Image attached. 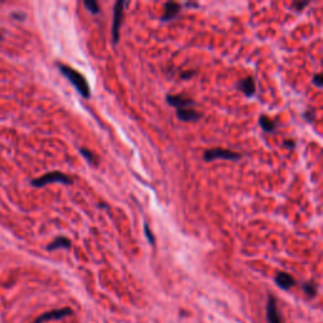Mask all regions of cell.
I'll use <instances>...</instances> for the list:
<instances>
[{
    "mask_svg": "<svg viewBox=\"0 0 323 323\" xmlns=\"http://www.w3.org/2000/svg\"><path fill=\"white\" fill-rule=\"evenodd\" d=\"M57 67H58L59 72L74 85V87L76 88L77 92H79L81 96L85 97V99H90V96H91V90H90L87 80H86V77L83 76L81 72H79V71L75 70V68L70 67V66L63 65V63H57Z\"/></svg>",
    "mask_w": 323,
    "mask_h": 323,
    "instance_id": "6da1fadb",
    "label": "cell"
},
{
    "mask_svg": "<svg viewBox=\"0 0 323 323\" xmlns=\"http://www.w3.org/2000/svg\"><path fill=\"white\" fill-rule=\"evenodd\" d=\"M51 183H62V185L70 186L74 183V181H72V178L68 177L67 174L58 172V170H53V172L46 173L43 174V176L38 177V178H34L30 181V185L37 188L44 187V186L51 185Z\"/></svg>",
    "mask_w": 323,
    "mask_h": 323,
    "instance_id": "7a4b0ae2",
    "label": "cell"
},
{
    "mask_svg": "<svg viewBox=\"0 0 323 323\" xmlns=\"http://www.w3.org/2000/svg\"><path fill=\"white\" fill-rule=\"evenodd\" d=\"M128 5V1L124 0H118L115 3L114 6V17H112V28H111V35H112V43L116 46L120 39V28L123 24L124 19V12H125V6Z\"/></svg>",
    "mask_w": 323,
    "mask_h": 323,
    "instance_id": "3957f363",
    "label": "cell"
},
{
    "mask_svg": "<svg viewBox=\"0 0 323 323\" xmlns=\"http://www.w3.org/2000/svg\"><path fill=\"white\" fill-rule=\"evenodd\" d=\"M241 158V154L232 152L230 149H223V148H212L207 149L203 153V159L206 162H214L216 159H225V161H239Z\"/></svg>",
    "mask_w": 323,
    "mask_h": 323,
    "instance_id": "277c9868",
    "label": "cell"
},
{
    "mask_svg": "<svg viewBox=\"0 0 323 323\" xmlns=\"http://www.w3.org/2000/svg\"><path fill=\"white\" fill-rule=\"evenodd\" d=\"M72 313H74L72 309L68 308V307H65V308L56 309V311H51L47 312V313H43V315L39 316V317L33 323H44V322H48V321L62 320V318L67 317V316H71Z\"/></svg>",
    "mask_w": 323,
    "mask_h": 323,
    "instance_id": "5b68a950",
    "label": "cell"
},
{
    "mask_svg": "<svg viewBox=\"0 0 323 323\" xmlns=\"http://www.w3.org/2000/svg\"><path fill=\"white\" fill-rule=\"evenodd\" d=\"M167 103L176 109H187L194 105V101L186 95H168Z\"/></svg>",
    "mask_w": 323,
    "mask_h": 323,
    "instance_id": "8992f818",
    "label": "cell"
},
{
    "mask_svg": "<svg viewBox=\"0 0 323 323\" xmlns=\"http://www.w3.org/2000/svg\"><path fill=\"white\" fill-rule=\"evenodd\" d=\"M236 87H238L239 91H241L245 96L251 97L255 95L256 91V85H255V80L253 76H247L245 79L240 80L238 83H236Z\"/></svg>",
    "mask_w": 323,
    "mask_h": 323,
    "instance_id": "52a82bcc",
    "label": "cell"
},
{
    "mask_svg": "<svg viewBox=\"0 0 323 323\" xmlns=\"http://www.w3.org/2000/svg\"><path fill=\"white\" fill-rule=\"evenodd\" d=\"M182 10V5L179 3H174V1H168L164 4V12L161 17L162 22H169L173 21L174 18H177Z\"/></svg>",
    "mask_w": 323,
    "mask_h": 323,
    "instance_id": "ba28073f",
    "label": "cell"
},
{
    "mask_svg": "<svg viewBox=\"0 0 323 323\" xmlns=\"http://www.w3.org/2000/svg\"><path fill=\"white\" fill-rule=\"evenodd\" d=\"M267 320L268 323H282L279 312H278V308H276V299L273 296H269V300H268Z\"/></svg>",
    "mask_w": 323,
    "mask_h": 323,
    "instance_id": "9c48e42d",
    "label": "cell"
},
{
    "mask_svg": "<svg viewBox=\"0 0 323 323\" xmlns=\"http://www.w3.org/2000/svg\"><path fill=\"white\" fill-rule=\"evenodd\" d=\"M177 118L181 121H197L202 118V114L197 110L192 109V108H187V109H177Z\"/></svg>",
    "mask_w": 323,
    "mask_h": 323,
    "instance_id": "30bf717a",
    "label": "cell"
},
{
    "mask_svg": "<svg viewBox=\"0 0 323 323\" xmlns=\"http://www.w3.org/2000/svg\"><path fill=\"white\" fill-rule=\"evenodd\" d=\"M275 283L280 289L288 291V289H291L293 285H296V279H294L291 274L284 273V271H280V273L276 274Z\"/></svg>",
    "mask_w": 323,
    "mask_h": 323,
    "instance_id": "8fae6325",
    "label": "cell"
},
{
    "mask_svg": "<svg viewBox=\"0 0 323 323\" xmlns=\"http://www.w3.org/2000/svg\"><path fill=\"white\" fill-rule=\"evenodd\" d=\"M71 247V240L66 236H58L54 240L51 242L50 245H47L48 251H53V250L57 249H70Z\"/></svg>",
    "mask_w": 323,
    "mask_h": 323,
    "instance_id": "7c38bea8",
    "label": "cell"
},
{
    "mask_svg": "<svg viewBox=\"0 0 323 323\" xmlns=\"http://www.w3.org/2000/svg\"><path fill=\"white\" fill-rule=\"evenodd\" d=\"M259 125H260V128H262L265 133H274L276 132V128H278L275 121L271 120L267 115H260V118H259Z\"/></svg>",
    "mask_w": 323,
    "mask_h": 323,
    "instance_id": "4fadbf2b",
    "label": "cell"
},
{
    "mask_svg": "<svg viewBox=\"0 0 323 323\" xmlns=\"http://www.w3.org/2000/svg\"><path fill=\"white\" fill-rule=\"evenodd\" d=\"M303 292L308 296V297L313 298L316 297V294H317V285H316L315 282H307L302 285Z\"/></svg>",
    "mask_w": 323,
    "mask_h": 323,
    "instance_id": "5bb4252c",
    "label": "cell"
},
{
    "mask_svg": "<svg viewBox=\"0 0 323 323\" xmlns=\"http://www.w3.org/2000/svg\"><path fill=\"white\" fill-rule=\"evenodd\" d=\"M80 152H81V154L83 156V158H85L86 161L90 163V164L95 165V167H96V165H97V158H96V156L92 153L91 150L86 149V148H81V149H80Z\"/></svg>",
    "mask_w": 323,
    "mask_h": 323,
    "instance_id": "9a60e30c",
    "label": "cell"
},
{
    "mask_svg": "<svg viewBox=\"0 0 323 323\" xmlns=\"http://www.w3.org/2000/svg\"><path fill=\"white\" fill-rule=\"evenodd\" d=\"M83 5L87 8V10L91 14H100V6H99V3L96 0H85Z\"/></svg>",
    "mask_w": 323,
    "mask_h": 323,
    "instance_id": "2e32d148",
    "label": "cell"
},
{
    "mask_svg": "<svg viewBox=\"0 0 323 323\" xmlns=\"http://www.w3.org/2000/svg\"><path fill=\"white\" fill-rule=\"evenodd\" d=\"M144 234H145V238H147L148 241H149V244L154 245V242H156V239H154V235L152 234V231L149 230V226H148L147 223H144Z\"/></svg>",
    "mask_w": 323,
    "mask_h": 323,
    "instance_id": "e0dca14e",
    "label": "cell"
},
{
    "mask_svg": "<svg viewBox=\"0 0 323 323\" xmlns=\"http://www.w3.org/2000/svg\"><path fill=\"white\" fill-rule=\"evenodd\" d=\"M308 4V1H294V3L292 4V8L296 9L297 12H300V10H303Z\"/></svg>",
    "mask_w": 323,
    "mask_h": 323,
    "instance_id": "ac0fdd59",
    "label": "cell"
},
{
    "mask_svg": "<svg viewBox=\"0 0 323 323\" xmlns=\"http://www.w3.org/2000/svg\"><path fill=\"white\" fill-rule=\"evenodd\" d=\"M194 75H196V71L187 70V71H182L179 76H181V79H182V80H189V79H192Z\"/></svg>",
    "mask_w": 323,
    "mask_h": 323,
    "instance_id": "d6986e66",
    "label": "cell"
},
{
    "mask_svg": "<svg viewBox=\"0 0 323 323\" xmlns=\"http://www.w3.org/2000/svg\"><path fill=\"white\" fill-rule=\"evenodd\" d=\"M283 145H284L287 149H294V148H296V141L292 140V139H285V140L283 141Z\"/></svg>",
    "mask_w": 323,
    "mask_h": 323,
    "instance_id": "ffe728a7",
    "label": "cell"
},
{
    "mask_svg": "<svg viewBox=\"0 0 323 323\" xmlns=\"http://www.w3.org/2000/svg\"><path fill=\"white\" fill-rule=\"evenodd\" d=\"M313 83H315L316 86H317V87H322V75L321 74H318V75H316L315 77H313Z\"/></svg>",
    "mask_w": 323,
    "mask_h": 323,
    "instance_id": "44dd1931",
    "label": "cell"
},
{
    "mask_svg": "<svg viewBox=\"0 0 323 323\" xmlns=\"http://www.w3.org/2000/svg\"><path fill=\"white\" fill-rule=\"evenodd\" d=\"M304 118L307 119V121H309V123H312L313 121V118H312V111H308L304 114Z\"/></svg>",
    "mask_w": 323,
    "mask_h": 323,
    "instance_id": "7402d4cb",
    "label": "cell"
},
{
    "mask_svg": "<svg viewBox=\"0 0 323 323\" xmlns=\"http://www.w3.org/2000/svg\"><path fill=\"white\" fill-rule=\"evenodd\" d=\"M13 18H17V19H21V21H23L24 18H26V15H24V14H17V13H15V14H13Z\"/></svg>",
    "mask_w": 323,
    "mask_h": 323,
    "instance_id": "603a6c76",
    "label": "cell"
},
{
    "mask_svg": "<svg viewBox=\"0 0 323 323\" xmlns=\"http://www.w3.org/2000/svg\"><path fill=\"white\" fill-rule=\"evenodd\" d=\"M99 207H100V209H108V205H105V203H99Z\"/></svg>",
    "mask_w": 323,
    "mask_h": 323,
    "instance_id": "cb8c5ba5",
    "label": "cell"
},
{
    "mask_svg": "<svg viewBox=\"0 0 323 323\" xmlns=\"http://www.w3.org/2000/svg\"><path fill=\"white\" fill-rule=\"evenodd\" d=\"M1 39H3V35H1V33H0V41H1Z\"/></svg>",
    "mask_w": 323,
    "mask_h": 323,
    "instance_id": "d4e9b609",
    "label": "cell"
}]
</instances>
